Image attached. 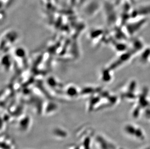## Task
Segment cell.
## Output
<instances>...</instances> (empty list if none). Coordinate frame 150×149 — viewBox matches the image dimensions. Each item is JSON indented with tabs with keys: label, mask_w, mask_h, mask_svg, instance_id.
<instances>
[{
	"label": "cell",
	"mask_w": 150,
	"mask_h": 149,
	"mask_svg": "<svg viewBox=\"0 0 150 149\" xmlns=\"http://www.w3.org/2000/svg\"><path fill=\"white\" fill-rule=\"evenodd\" d=\"M133 13H137V14L142 13V14H144V15L150 14V5H144L139 6Z\"/></svg>",
	"instance_id": "6da1fadb"
}]
</instances>
